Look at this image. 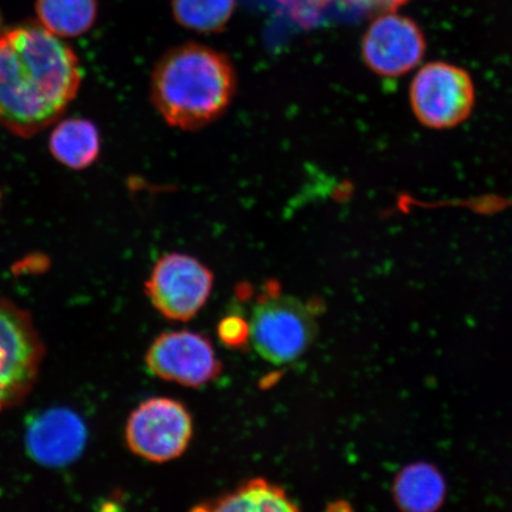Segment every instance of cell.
<instances>
[{
	"mask_svg": "<svg viewBox=\"0 0 512 512\" xmlns=\"http://www.w3.org/2000/svg\"><path fill=\"white\" fill-rule=\"evenodd\" d=\"M78 57L46 28L0 36V126L29 138L59 119L78 94Z\"/></svg>",
	"mask_w": 512,
	"mask_h": 512,
	"instance_id": "obj_1",
	"label": "cell"
},
{
	"mask_svg": "<svg viewBox=\"0 0 512 512\" xmlns=\"http://www.w3.org/2000/svg\"><path fill=\"white\" fill-rule=\"evenodd\" d=\"M236 86L235 69L226 55L189 43L170 50L157 63L151 99L170 126L195 131L226 113Z\"/></svg>",
	"mask_w": 512,
	"mask_h": 512,
	"instance_id": "obj_2",
	"label": "cell"
},
{
	"mask_svg": "<svg viewBox=\"0 0 512 512\" xmlns=\"http://www.w3.org/2000/svg\"><path fill=\"white\" fill-rule=\"evenodd\" d=\"M43 358L44 345L30 313L0 298V412L28 398Z\"/></svg>",
	"mask_w": 512,
	"mask_h": 512,
	"instance_id": "obj_3",
	"label": "cell"
},
{
	"mask_svg": "<svg viewBox=\"0 0 512 512\" xmlns=\"http://www.w3.org/2000/svg\"><path fill=\"white\" fill-rule=\"evenodd\" d=\"M251 338L261 357L274 364L296 361L309 349L318 334L310 307L279 293L261 297L255 305Z\"/></svg>",
	"mask_w": 512,
	"mask_h": 512,
	"instance_id": "obj_4",
	"label": "cell"
},
{
	"mask_svg": "<svg viewBox=\"0 0 512 512\" xmlns=\"http://www.w3.org/2000/svg\"><path fill=\"white\" fill-rule=\"evenodd\" d=\"M475 99V85L469 73L445 62H432L422 67L409 91L416 119L434 130L464 123L475 107Z\"/></svg>",
	"mask_w": 512,
	"mask_h": 512,
	"instance_id": "obj_5",
	"label": "cell"
},
{
	"mask_svg": "<svg viewBox=\"0 0 512 512\" xmlns=\"http://www.w3.org/2000/svg\"><path fill=\"white\" fill-rule=\"evenodd\" d=\"M194 424L183 403L153 398L134 409L126 425L128 447L149 462H170L187 450Z\"/></svg>",
	"mask_w": 512,
	"mask_h": 512,
	"instance_id": "obj_6",
	"label": "cell"
},
{
	"mask_svg": "<svg viewBox=\"0 0 512 512\" xmlns=\"http://www.w3.org/2000/svg\"><path fill=\"white\" fill-rule=\"evenodd\" d=\"M214 286V275L194 256L164 255L157 261L146 283V294L160 315L187 322L206 305Z\"/></svg>",
	"mask_w": 512,
	"mask_h": 512,
	"instance_id": "obj_7",
	"label": "cell"
},
{
	"mask_svg": "<svg viewBox=\"0 0 512 512\" xmlns=\"http://www.w3.org/2000/svg\"><path fill=\"white\" fill-rule=\"evenodd\" d=\"M146 364L159 379L192 388L215 380L222 371L209 339L187 330L157 337L147 351Z\"/></svg>",
	"mask_w": 512,
	"mask_h": 512,
	"instance_id": "obj_8",
	"label": "cell"
},
{
	"mask_svg": "<svg viewBox=\"0 0 512 512\" xmlns=\"http://www.w3.org/2000/svg\"><path fill=\"white\" fill-rule=\"evenodd\" d=\"M426 42L412 19L384 14L370 24L362 41V59L382 78H400L419 66Z\"/></svg>",
	"mask_w": 512,
	"mask_h": 512,
	"instance_id": "obj_9",
	"label": "cell"
},
{
	"mask_svg": "<svg viewBox=\"0 0 512 512\" xmlns=\"http://www.w3.org/2000/svg\"><path fill=\"white\" fill-rule=\"evenodd\" d=\"M87 428L80 416L67 408L42 413L28 427L25 443L36 463L50 467L72 464L85 450Z\"/></svg>",
	"mask_w": 512,
	"mask_h": 512,
	"instance_id": "obj_10",
	"label": "cell"
},
{
	"mask_svg": "<svg viewBox=\"0 0 512 512\" xmlns=\"http://www.w3.org/2000/svg\"><path fill=\"white\" fill-rule=\"evenodd\" d=\"M198 511H298L287 492L264 478H254L229 494L204 502Z\"/></svg>",
	"mask_w": 512,
	"mask_h": 512,
	"instance_id": "obj_11",
	"label": "cell"
},
{
	"mask_svg": "<svg viewBox=\"0 0 512 512\" xmlns=\"http://www.w3.org/2000/svg\"><path fill=\"white\" fill-rule=\"evenodd\" d=\"M49 150L57 162L68 166V168L86 169L99 156L98 128L88 120H64L51 133Z\"/></svg>",
	"mask_w": 512,
	"mask_h": 512,
	"instance_id": "obj_12",
	"label": "cell"
},
{
	"mask_svg": "<svg viewBox=\"0 0 512 512\" xmlns=\"http://www.w3.org/2000/svg\"><path fill=\"white\" fill-rule=\"evenodd\" d=\"M394 496L402 509L434 511L444 502L445 482L434 466L414 464L396 477Z\"/></svg>",
	"mask_w": 512,
	"mask_h": 512,
	"instance_id": "obj_13",
	"label": "cell"
},
{
	"mask_svg": "<svg viewBox=\"0 0 512 512\" xmlns=\"http://www.w3.org/2000/svg\"><path fill=\"white\" fill-rule=\"evenodd\" d=\"M43 28L64 38L78 37L91 29L98 16V0H37Z\"/></svg>",
	"mask_w": 512,
	"mask_h": 512,
	"instance_id": "obj_14",
	"label": "cell"
},
{
	"mask_svg": "<svg viewBox=\"0 0 512 512\" xmlns=\"http://www.w3.org/2000/svg\"><path fill=\"white\" fill-rule=\"evenodd\" d=\"M235 0H174L172 11L182 27L197 32H216L232 18Z\"/></svg>",
	"mask_w": 512,
	"mask_h": 512,
	"instance_id": "obj_15",
	"label": "cell"
},
{
	"mask_svg": "<svg viewBox=\"0 0 512 512\" xmlns=\"http://www.w3.org/2000/svg\"><path fill=\"white\" fill-rule=\"evenodd\" d=\"M290 11L294 19L312 25L323 17L326 10L351 9L358 11H393L408 0H278Z\"/></svg>",
	"mask_w": 512,
	"mask_h": 512,
	"instance_id": "obj_16",
	"label": "cell"
},
{
	"mask_svg": "<svg viewBox=\"0 0 512 512\" xmlns=\"http://www.w3.org/2000/svg\"><path fill=\"white\" fill-rule=\"evenodd\" d=\"M219 337L229 348H241L251 338V326L236 316L224 318L219 325Z\"/></svg>",
	"mask_w": 512,
	"mask_h": 512,
	"instance_id": "obj_17",
	"label": "cell"
}]
</instances>
